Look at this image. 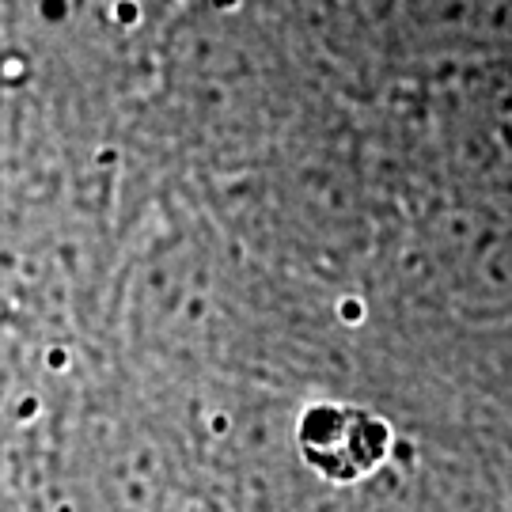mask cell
Returning a JSON list of instances; mask_svg holds the SVG:
<instances>
[{
    "label": "cell",
    "instance_id": "6da1fadb",
    "mask_svg": "<svg viewBox=\"0 0 512 512\" xmlns=\"http://www.w3.org/2000/svg\"><path fill=\"white\" fill-rule=\"evenodd\" d=\"M391 433L372 410L319 399L296 410V452L323 490L361 486L384 475Z\"/></svg>",
    "mask_w": 512,
    "mask_h": 512
},
{
    "label": "cell",
    "instance_id": "7a4b0ae2",
    "mask_svg": "<svg viewBox=\"0 0 512 512\" xmlns=\"http://www.w3.org/2000/svg\"><path fill=\"white\" fill-rule=\"evenodd\" d=\"M183 512H213V509H205V505H190V509H183Z\"/></svg>",
    "mask_w": 512,
    "mask_h": 512
}]
</instances>
